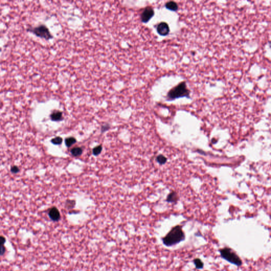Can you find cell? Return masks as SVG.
Listing matches in <instances>:
<instances>
[{
	"mask_svg": "<svg viewBox=\"0 0 271 271\" xmlns=\"http://www.w3.org/2000/svg\"><path fill=\"white\" fill-rule=\"evenodd\" d=\"M190 91L186 87L185 82H183L169 91L167 94L168 100H173L182 97H189Z\"/></svg>",
	"mask_w": 271,
	"mask_h": 271,
	"instance_id": "2",
	"label": "cell"
},
{
	"mask_svg": "<svg viewBox=\"0 0 271 271\" xmlns=\"http://www.w3.org/2000/svg\"><path fill=\"white\" fill-rule=\"evenodd\" d=\"M154 15V9L152 7H147L145 9L141 15V21L144 23L148 22Z\"/></svg>",
	"mask_w": 271,
	"mask_h": 271,
	"instance_id": "5",
	"label": "cell"
},
{
	"mask_svg": "<svg viewBox=\"0 0 271 271\" xmlns=\"http://www.w3.org/2000/svg\"><path fill=\"white\" fill-rule=\"evenodd\" d=\"M28 30L34 33L37 36L44 38L46 40H50L53 38V36L50 34L49 29L45 25H40L34 28L30 29Z\"/></svg>",
	"mask_w": 271,
	"mask_h": 271,
	"instance_id": "4",
	"label": "cell"
},
{
	"mask_svg": "<svg viewBox=\"0 0 271 271\" xmlns=\"http://www.w3.org/2000/svg\"><path fill=\"white\" fill-rule=\"evenodd\" d=\"M185 239V235L179 225L175 226L169 231V233L162 239L163 243L166 246L171 247L177 244Z\"/></svg>",
	"mask_w": 271,
	"mask_h": 271,
	"instance_id": "1",
	"label": "cell"
},
{
	"mask_svg": "<svg viewBox=\"0 0 271 271\" xmlns=\"http://www.w3.org/2000/svg\"><path fill=\"white\" fill-rule=\"evenodd\" d=\"M5 252V247L3 245H0V255L4 254Z\"/></svg>",
	"mask_w": 271,
	"mask_h": 271,
	"instance_id": "16",
	"label": "cell"
},
{
	"mask_svg": "<svg viewBox=\"0 0 271 271\" xmlns=\"http://www.w3.org/2000/svg\"><path fill=\"white\" fill-rule=\"evenodd\" d=\"M49 216L51 220L53 221H58L61 218V215L58 210L56 208L53 207L50 209L49 212Z\"/></svg>",
	"mask_w": 271,
	"mask_h": 271,
	"instance_id": "7",
	"label": "cell"
},
{
	"mask_svg": "<svg viewBox=\"0 0 271 271\" xmlns=\"http://www.w3.org/2000/svg\"><path fill=\"white\" fill-rule=\"evenodd\" d=\"M102 150V147L101 146H98L93 150V154L94 155L97 156L100 154Z\"/></svg>",
	"mask_w": 271,
	"mask_h": 271,
	"instance_id": "13",
	"label": "cell"
},
{
	"mask_svg": "<svg viewBox=\"0 0 271 271\" xmlns=\"http://www.w3.org/2000/svg\"><path fill=\"white\" fill-rule=\"evenodd\" d=\"M165 6L167 9L173 11H176L178 9L177 4L176 2H173V1H169V2H167L165 4Z\"/></svg>",
	"mask_w": 271,
	"mask_h": 271,
	"instance_id": "9",
	"label": "cell"
},
{
	"mask_svg": "<svg viewBox=\"0 0 271 271\" xmlns=\"http://www.w3.org/2000/svg\"><path fill=\"white\" fill-rule=\"evenodd\" d=\"M11 171L13 173H17L19 172V171H20V169H19V167H17V166H13V167H11Z\"/></svg>",
	"mask_w": 271,
	"mask_h": 271,
	"instance_id": "15",
	"label": "cell"
},
{
	"mask_svg": "<svg viewBox=\"0 0 271 271\" xmlns=\"http://www.w3.org/2000/svg\"><path fill=\"white\" fill-rule=\"evenodd\" d=\"M76 142V139L74 137H68L65 139V144L67 147H70Z\"/></svg>",
	"mask_w": 271,
	"mask_h": 271,
	"instance_id": "11",
	"label": "cell"
},
{
	"mask_svg": "<svg viewBox=\"0 0 271 271\" xmlns=\"http://www.w3.org/2000/svg\"><path fill=\"white\" fill-rule=\"evenodd\" d=\"M157 31L158 34L161 36H166L169 34V28L167 23L164 22H162L159 23L157 27Z\"/></svg>",
	"mask_w": 271,
	"mask_h": 271,
	"instance_id": "6",
	"label": "cell"
},
{
	"mask_svg": "<svg viewBox=\"0 0 271 271\" xmlns=\"http://www.w3.org/2000/svg\"><path fill=\"white\" fill-rule=\"evenodd\" d=\"M1 48H0V52H1Z\"/></svg>",
	"mask_w": 271,
	"mask_h": 271,
	"instance_id": "18",
	"label": "cell"
},
{
	"mask_svg": "<svg viewBox=\"0 0 271 271\" xmlns=\"http://www.w3.org/2000/svg\"><path fill=\"white\" fill-rule=\"evenodd\" d=\"M6 241V239L3 236H0V245H3Z\"/></svg>",
	"mask_w": 271,
	"mask_h": 271,
	"instance_id": "17",
	"label": "cell"
},
{
	"mask_svg": "<svg viewBox=\"0 0 271 271\" xmlns=\"http://www.w3.org/2000/svg\"><path fill=\"white\" fill-rule=\"evenodd\" d=\"M50 118L53 121H54V122L61 121L63 119V114L61 111H55L51 114Z\"/></svg>",
	"mask_w": 271,
	"mask_h": 271,
	"instance_id": "8",
	"label": "cell"
},
{
	"mask_svg": "<svg viewBox=\"0 0 271 271\" xmlns=\"http://www.w3.org/2000/svg\"><path fill=\"white\" fill-rule=\"evenodd\" d=\"M71 153L74 156H78L82 153V149L80 147H75L71 150Z\"/></svg>",
	"mask_w": 271,
	"mask_h": 271,
	"instance_id": "12",
	"label": "cell"
},
{
	"mask_svg": "<svg viewBox=\"0 0 271 271\" xmlns=\"http://www.w3.org/2000/svg\"><path fill=\"white\" fill-rule=\"evenodd\" d=\"M219 252L221 257L227 262L237 266H241L242 265L243 262L241 258L229 247H225L220 249Z\"/></svg>",
	"mask_w": 271,
	"mask_h": 271,
	"instance_id": "3",
	"label": "cell"
},
{
	"mask_svg": "<svg viewBox=\"0 0 271 271\" xmlns=\"http://www.w3.org/2000/svg\"><path fill=\"white\" fill-rule=\"evenodd\" d=\"M194 264L195 266V268L197 269H203L204 264L200 258H197L193 260Z\"/></svg>",
	"mask_w": 271,
	"mask_h": 271,
	"instance_id": "10",
	"label": "cell"
},
{
	"mask_svg": "<svg viewBox=\"0 0 271 271\" xmlns=\"http://www.w3.org/2000/svg\"><path fill=\"white\" fill-rule=\"evenodd\" d=\"M63 141V139L60 137H55V138L51 140V142L55 145H60L62 144Z\"/></svg>",
	"mask_w": 271,
	"mask_h": 271,
	"instance_id": "14",
	"label": "cell"
}]
</instances>
